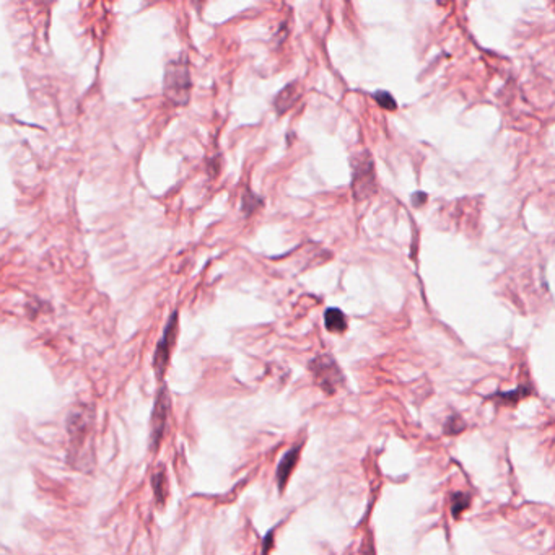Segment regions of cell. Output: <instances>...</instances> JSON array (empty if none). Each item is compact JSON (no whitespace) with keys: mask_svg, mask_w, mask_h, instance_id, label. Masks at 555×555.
<instances>
[{"mask_svg":"<svg viewBox=\"0 0 555 555\" xmlns=\"http://www.w3.org/2000/svg\"><path fill=\"white\" fill-rule=\"evenodd\" d=\"M192 80L189 70V61L186 54H181L178 59L169 61L165 67L163 77V93L168 101L176 106H186L191 98Z\"/></svg>","mask_w":555,"mask_h":555,"instance_id":"6da1fadb","label":"cell"},{"mask_svg":"<svg viewBox=\"0 0 555 555\" xmlns=\"http://www.w3.org/2000/svg\"><path fill=\"white\" fill-rule=\"evenodd\" d=\"M352 191L357 201L372 197L377 192V173L372 155L367 150L352 157Z\"/></svg>","mask_w":555,"mask_h":555,"instance_id":"7a4b0ae2","label":"cell"},{"mask_svg":"<svg viewBox=\"0 0 555 555\" xmlns=\"http://www.w3.org/2000/svg\"><path fill=\"white\" fill-rule=\"evenodd\" d=\"M69 428L72 451L70 455H79V462L90 459V453L85 451L91 445V428H93V413L90 409L74 411L67 422Z\"/></svg>","mask_w":555,"mask_h":555,"instance_id":"3957f363","label":"cell"},{"mask_svg":"<svg viewBox=\"0 0 555 555\" xmlns=\"http://www.w3.org/2000/svg\"><path fill=\"white\" fill-rule=\"evenodd\" d=\"M310 370L313 373L316 384L328 394H334L340 384L344 383L340 368L329 355H319V357L311 360Z\"/></svg>","mask_w":555,"mask_h":555,"instance_id":"277c9868","label":"cell"},{"mask_svg":"<svg viewBox=\"0 0 555 555\" xmlns=\"http://www.w3.org/2000/svg\"><path fill=\"white\" fill-rule=\"evenodd\" d=\"M172 401H169V394L167 388L162 386L157 394V401H155L152 418H150V450L155 453L158 450L160 441H162L165 427L168 422V412Z\"/></svg>","mask_w":555,"mask_h":555,"instance_id":"5b68a950","label":"cell"},{"mask_svg":"<svg viewBox=\"0 0 555 555\" xmlns=\"http://www.w3.org/2000/svg\"><path fill=\"white\" fill-rule=\"evenodd\" d=\"M176 334H178V313H173L172 318L168 319L167 326H165L163 335L160 339V342L157 344V349H155L153 355V368L155 374L162 379L165 372H167L168 363H169V355H172L173 345L176 342Z\"/></svg>","mask_w":555,"mask_h":555,"instance_id":"8992f818","label":"cell"},{"mask_svg":"<svg viewBox=\"0 0 555 555\" xmlns=\"http://www.w3.org/2000/svg\"><path fill=\"white\" fill-rule=\"evenodd\" d=\"M300 98H301L300 84L298 82H291V84L284 86V89L277 93L275 100H274L275 113L279 116L285 114L287 111H290L296 103H298Z\"/></svg>","mask_w":555,"mask_h":555,"instance_id":"52a82bcc","label":"cell"},{"mask_svg":"<svg viewBox=\"0 0 555 555\" xmlns=\"http://www.w3.org/2000/svg\"><path fill=\"white\" fill-rule=\"evenodd\" d=\"M300 453H301V446H295L291 448L290 451H287L284 457H282L279 467H277V485H279V490L284 492V487L287 482H289L291 472H294L296 462H298V457H300Z\"/></svg>","mask_w":555,"mask_h":555,"instance_id":"ba28073f","label":"cell"},{"mask_svg":"<svg viewBox=\"0 0 555 555\" xmlns=\"http://www.w3.org/2000/svg\"><path fill=\"white\" fill-rule=\"evenodd\" d=\"M324 326L329 333L342 334L347 329V318L340 310L329 308L324 313Z\"/></svg>","mask_w":555,"mask_h":555,"instance_id":"9c48e42d","label":"cell"},{"mask_svg":"<svg viewBox=\"0 0 555 555\" xmlns=\"http://www.w3.org/2000/svg\"><path fill=\"white\" fill-rule=\"evenodd\" d=\"M152 484H153V492H155V499H157V503L163 505L165 499H167V487H168V482H167V477H165L163 469L160 471L158 474L153 476Z\"/></svg>","mask_w":555,"mask_h":555,"instance_id":"30bf717a","label":"cell"},{"mask_svg":"<svg viewBox=\"0 0 555 555\" xmlns=\"http://www.w3.org/2000/svg\"><path fill=\"white\" fill-rule=\"evenodd\" d=\"M259 206H262V199L256 196V194H252L250 189H246L241 199V211L245 212V215H251Z\"/></svg>","mask_w":555,"mask_h":555,"instance_id":"8fae6325","label":"cell"},{"mask_svg":"<svg viewBox=\"0 0 555 555\" xmlns=\"http://www.w3.org/2000/svg\"><path fill=\"white\" fill-rule=\"evenodd\" d=\"M372 96H373V100L378 103V106H381L383 109H386V111L397 109V101L394 100V96L389 93V91L378 90V91H374Z\"/></svg>","mask_w":555,"mask_h":555,"instance_id":"7c38bea8","label":"cell"},{"mask_svg":"<svg viewBox=\"0 0 555 555\" xmlns=\"http://www.w3.org/2000/svg\"><path fill=\"white\" fill-rule=\"evenodd\" d=\"M469 506V496L466 494H455L453 495V515L456 516L461 513L462 510H466Z\"/></svg>","mask_w":555,"mask_h":555,"instance_id":"4fadbf2b","label":"cell"},{"mask_svg":"<svg viewBox=\"0 0 555 555\" xmlns=\"http://www.w3.org/2000/svg\"><path fill=\"white\" fill-rule=\"evenodd\" d=\"M462 428H464V422L461 420L459 417H451L450 420L446 422V427H445V433H450V435H456V433H459Z\"/></svg>","mask_w":555,"mask_h":555,"instance_id":"5bb4252c","label":"cell"},{"mask_svg":"<svg viewBox=\"0 0 555 555\" xmlns=\"http://www.w3.org/2000/svg\"><path fill=\"white\" fill-rule=\"evenodd\" d=\"M411 201H412V204L416 207H420L423 202L427 201V194L425 192H422V191H417V192H413L412 194V197H411Z\"/></svg>","mask_w":555,"mask_h":555,"instance_id":"9a60e30c","label":"cell"},{"mask_svg":"<svg viewBox=\"0 0 555 555\" xmlns=\"http://www.w3.org/2000/svg\"><path fill=\"white\" fill-rule=\"evenodd\" d=\"M192 2H194V6H199V7H201L202 3L206 2V0H192Z\"/></svg>","mask_w":555,"mask_h":555,"instance_id":"2e32d148","label":"cell"},{"mask_svg":"<svg viewBox=\"0 0 555 555\" xmlns=\"http://www.w3.org/2000/svg\"><path fill=\"white\" fill-rule=\"evenodd\" d=\"M144 2H145V3H147V6H149V3H153V2H155V0H144Z\"/></svg>","mask_w":555,"mask_h":555,"instance_id":"e0dca14e","label":"cell"}]
</instances>
